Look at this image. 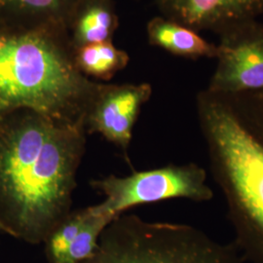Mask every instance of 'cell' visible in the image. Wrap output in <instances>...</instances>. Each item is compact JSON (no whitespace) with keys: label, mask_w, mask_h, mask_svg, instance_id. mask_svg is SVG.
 <instances>
[{"label":"cell","mask_w":263,"mask_h":263,"mask_svg":"<svg viewBox=\"0 0 263 263\" xmlns=\"http://www.w3.org/2000/svg\"><path fill=\"white\" fill-rule=\"evenodd\" d=\"M86 134L29 109L0 120V221L9 236L42 244L69 215Z\"/></svg>","instance_id":"1"},{"label":"cell","mask_w":263,"mask_h":263,"mask_svg":"<svg viewBox=\"0 0 263 263\" xmlns=\"http://www.w3.org/2000/svg\"><path fill=\"white\" fill-rule=\"evenodd\" d=\"M198 121L215 182L245 261L263 263V92L196 98Z\"/></svg>","instance_id":"2"},{"label":"cell","mask_w":263,"mask_h":263,"mask_svg":"<svg viewBox=\"0 0 263 263\" xmlns=\"http://www.w3.org/2000/svg\"><path fill=\"white\" fill-rule=\"evenodd\" d=\"M102 85L76 69L65 34L0 26V120L29 109L57 122L84 126Z\"/></svg>","instance_id":"3"},{"label":"cell","mask_w":263,"mask_h":263,"mask_svg":"<svg viewBox=\"0 0 263 263\" xmlns=\"http://www.w3.org/2000/svg\"><path fill=\"white\" fill-rule=\"evenodd\" d=\"M234 243H219L197 227L120 215L80 263H245Z\"/></svg>","instance_id":"4"},{"label":"cell","mask_w":263,"mask_h":263,"mask_svg":"<svg viewBox=\"0 0 263 263\" xmlns=\"http://www.w3.org/2000/svg\"><path fill=\"white\" fill-rule=\"evenodd\" d=\"M207 179L206 170L195 163L134 172L124 178L110 175L90 182L91 187L104 195V201L89 208L94 215L114 219L131 208L164 200L181 198L208 202L214 198V191Z\"/></svg>","instance_id":"5"},{"label":"cell","mask_w":263,"mask_h":263,"mask_svg":"<svg viewBox=\"0 0 263 263\" xmlns=\"http://www.w3.org/2000/svg\"><path fill=\"white\" fill-rule=\"evenodd\" d=\"M216 70L207 90L237 94L263 92V25L246 21L220 33Z\"/></svg>","instance_id":"6"},{"label":"cell","mask_w":263,"mask_h":263,"mask_svg":"<svg viewBox=\"0 0 263 263\" xmlns=\"http://www.w3.org/2000/svg\"><path fill=\"white\" fill-rule=\"evenodd\" d=\"M151 95L152 87L148 83H103L86 113V133L100 134L122 151L124 158L131 164L128 151L133 129Z\"/></svg>","instance_id":"7"},{"label":"cell","mask_w":263,"mask_h":263,"mask_svg":"<svg viewBox=\"0 0 263 263\" xmlns=\"http://www.w3.org/2000/svg\"><path fill=\"white\" fill-rule=\"evenodd\" d=\"M163 16L194 30L220 33L263 13V0H155Z\"/></svg>","instance_id":"8"},{"label":"cell","mask_w":263,"mask_h":263,"mask_svg":"<svg viewBox=\"0 0 263 263\" xmlns=\"http://www.w3.org/2000/svg\"><path fill=\"white\" fill-rule=\"evenodd\" d=\"M80 2L81 0H0V26L48 28L66 35L69 20Z\"/></svg>","instance_id":"9"},{"label":"cell","mask_w":263,"mask_h":263,"mask_svg":"<svg viewBox=\"0 0 263 263\" xmlns=\"http://www.w3.org/2000/svg\"><path fill=\"white\" fill-rule=\"evenodd\" d=\"M119 21L113 0H81L66 30L70 48L112 41Z\"/></svg>","instance_id":"10"},{"label":"cell","mask_w":263,"mask_h":263,"mask_svg":"<svg viewBox=\"0 0 263 263\" xmlns=\"http://www.w3.org/2000/svg\"><path fill=\"white\" fill-rule=\"evenodd\" d=\"M151 45L175 56L197 60L216 58L217 46L200 36L197 31L164 16L154 17L146 26Z\"/></svg>","instance_id":"11"},{"label":"cell","mask_w":263,"mask_h":263,"mask_svg":"<svg viewBox=\"0 0 263 263\" xmlns=\"http://www.w3.org/2000/svg\"><path fill=\"white\" fill-rule=\"evenodd\" d=\"M76 69L87 78L108 81L121 71L130 62L124 50L116 47L112 41L89 44L72 50Z\"/></svg>","instance_id":"12"},{"label":"cell","mask_w":263,"mask_h":263,"mask_svg":"<svg viewBox=\"0 0 263 263\" xmlns=\"http://www.w3.org/2000/svg\"><path fill=\"white\" fill-rule=\"evenodd\" d=\"M90 215L88 207L70 212L51 231L43 244L49 263H65L69 248Z\"/></svg>","instance_id":"13"},{"label":"cell","mask_w":263,"mask_h":263,"mask_svg":"<svg viewBox=\"0 0 263 263\" xmlns=\"http://www.w3.org/2000/svg\"><path fill=\"white\" fill-rule=\"evenodd\" d=\"M90 215L70 246L65 263H80L94 254L100 236L112 220L107 216L94 215L88 207Z\"/></svg>","instance_id":"14"},{"label":"cell","mask_w":263,"mask_h":263,"mask_svg":"<svg viewBox=\"0 0 263 263\" xmlns=\"http://www.w3.org/2000/svg\"><path fill=\"white\" fill-rule=\"evenodd\" d=\"M2 233H4V234H7V235H9V232H8L7 228H6L5 226H3V223H2L1 221H0V235H1Z\"/></svg>","instance_id":"15"}]
</instances>
